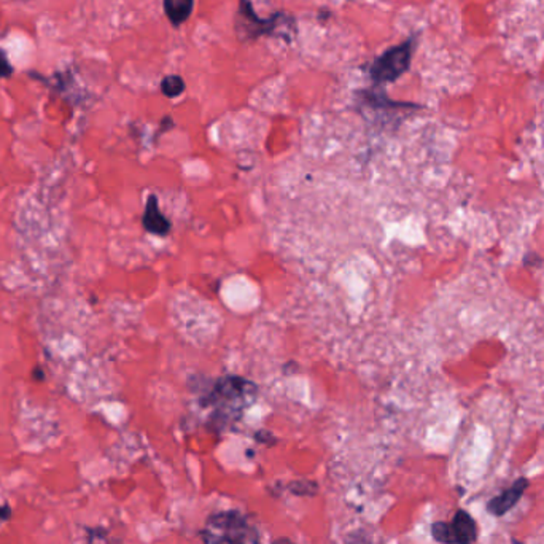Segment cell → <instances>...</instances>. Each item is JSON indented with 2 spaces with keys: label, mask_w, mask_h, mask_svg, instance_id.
I'll return each instance as SVG.
<instances>
[{
  "label": "cell",
  "mask_w": 544,
  "mask_h": 544,
  "mask_svg": "<svg viewBox=\"0 0 544 544\" xmlns=\"http://www.w3.org/2000/svg\"><path fill=\"white\" fill-rule=\"evenodd\" d=\"M412 57V40H407L400 47L385 51L378 61L373 64L371 76L378 83H390L400 79L409 69Z\"/></svg>",
  "instance_id": "obj_1"
},
{
  "label": "cell",
  "mask_w": 544,
  "mask_h": 544,
  "mask_svg": "<svg viewBox=\"0 0 544 544\" xmlns=\"http://www.w3.org/2000/svg\"><path fill=\"white\" fill-rule=\"evenodd\" d=\"M433 536L446 544H472L476 541L477 528L475 521L465 511H458L453 516L452 522L435 523L433 526Z\"/></svg>",
  "instance_id": "obj_2"
},
{
  "label": "cell",
  "mask_w": 544,
  "mask_h": 544,
  "mask_svg": "<svg viewBox=\"0 0 544 544\" xmlns=\"http://www.w3.org/2000/svg\"><path fill=\"white\" fill-rule=\"evenodd\" d=\"M212 522L225 530V535L213 541V544H245V533H242L245 522L237 519L236 514H220L218 519Z\"/></svg>",
  "instance_id": "obj_3"
},
{
  "label": "cell",
  "mask_w": 544,
  "mask_h": 544,
  "mask_svg": "<svg viewBox=\"0 0 544 544\" xmlns=\"http://www.w3.org/2000/svg\"><path fill=\"white\" fill-rule=\"evenodd\" d=\"M144 226L147 228V231H150L157 236H166L171 230L169 222H167L166 217L159 212L158 200L154 196L148 198L145 213H144Z\"/></svg>",
  "instance_id": "obj_4"
},
{
  "label": "cell",
  "mask_w": 544,
  "mask_h": 544,
  "mask_svg": "<svg viewBox=\"0 0 544 544\" xmlns=\"http://www.w3.org/2000/svg\"><path fill=\"white\" fill-rule=\"evenodd\" d=\"M194 0H164V11L172 24H181L190 18Z\"/></svg>",
  "instance_id": "obj_5"
},
{
  "label": "cell",
  "mask_w": 544,
  "mask_h": 544,
  "mask_svg": "<svg viewBox=\"0 0 544 544\" xmlns=\"http://www.w3.org/2000/svg\"><path fill=\"white\" fill-rule=\"evenodd\" d=\"M526 485H527L526 481H519L509 492H504L502 497L494 498V500L489 503V509L495 514H503L504 511H508L517 500H519Z\"/></svg>",
  "instance_id": "obj_6"
},
{
  "label": "cell",
  "mask_w": 544,
  "mask_h": 544,
  "mask_svg": "<svg viewBox=\"0 0 544 544\" xmlns=\"http://www.w3.org/2000/svg\"><path fill=\"white\" fill-rule=\"evenodd\" d=\"M161 88H163V93L167 97H177L183 93L185 83H183V80L180 79V76L171 75L163 80V83H161Z\"/></svg>",
  "instance_id": "obj_7"
},
{
  "label": "cell",
  "mask_w": 544,
  "mask_h": 544,
  "mask_svg": "<svg viewBox=\"0 0 544 544\" xmlns=\"http://www.w3.org/2000/svg\"><path fill=\"white\" fill-rule=\"evenodd\" d=\"M13 74V67L8 64V60H6V55L0 50V79H6Z\"/></svg>",
  "instance_id": "obj_8"
}]
</instances>
